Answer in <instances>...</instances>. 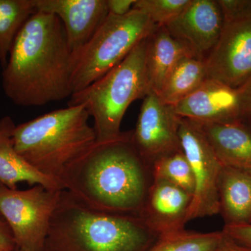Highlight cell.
Wrapping results in <instances>:
<instances>
[{"label":"cell","instance_id":"obj_1","mask_svg":"<svg viewBox=\"0 0 251 251\" xmlns=\"http://www.w3.org/2000/svg\"><path fill=\"white\" fill-rule=\"evenodd\" d=\"M64 189L96 210L140 216L153 178L152 167L136 150L132 130L96 142L59 177Z\"/></svg>","mask_w":251,"mask_h":251},{"label":"cell","instance_id":"obj_2","mask_svg":"<svg viewBox=\"0 0 251 251\" xmlns=\"http://www.w3.org/2000/svg\"><path fill=\"white\" fill-rule=\"evenodd\" d=\"M74 57L62 22L36 11L18 32L3 68L5 95L19 106L70 98Z\"/></svg>","mask_w":251,"mask_h":251},{"label":"cell","instance_id":"obj_3","mask_svg":"<svg viewBox=\"0 0 251 251\" xmlns=\"http://www.w3.org/2000/svg\"><path fill=\"white\" fill-rule=\"evenodd\" d=\"M159 237L140 216L96 210L62 190L45 251H148Z\"/></svg>","mask_w":251,"mask_h":251},{"label":"cell","instance_id":"obj_4","mask_svg":"<svg viewBox=\"0 0 251 251\" xmlns=\"http://www.w3.org/2000/svg\"><path fill=\"white\" fill-rule=\"evenodd\" d=\"M90 117L83 105H73L16 125L15 150L41 174L58 179L70 163L97 142Z\"/></svg>","mask_w":251,"mask_h":251},{"label":"cell","instance_id":"obj_5","mask_svg":"<svg viewBox=\"0 0 251 251\" xmlns=\"http://www.w3.org/2000/svg\"><path fill=\"white\" fill-rule=\"evenodd\" d=\"M148 38L103 77L73 94L68 106L83 105L94 119L97 142L121 135L123 117L130 104L150 93L146 75Z\"/></svg>","mask_w":251,"mask_h":251},{"label":"cell","instance_id":"obj_6","mask_svg":"<svg viewBox=\"0 0 251 251\" xmlns=\"http://www.w3.org/2000/svg\"><path fill=\"white\" fill-rule=\"evenodd\" d=\"M157 27L147 15L133 8L125 16L109 14L74 57L73 94L86 88L118 65Z\"/></svg>","mask_w":251,"mask_h":251},{"label":"cell","instance_id":"obj_7","mask_svg":"<svg viewBox=\"0 0 251 251\" xmlns=\"http://www.w3.org/2000/svg\"><path fill=\"white\" fill-rule=\"evenodd\" d=\"M62 191L39 184L21 191L0 184V214L9 225L17 250L45 251Z\"/></svg>","mask_w":251,"mask_h":251},{"label":"cell","instance_id":"obj_8","mask_svg":"<svg viewBox=\"0 0 251 251\" xmlns=\"http://www.w3.org/2000/svg\"><path fill=\"white\" fill-rule=\"evenodd\" d=\"M179 138L196 183L188 221L220 214L218 181L222 163L196 122L180 117Z\"/></svg>","mask_w":251,"mask_h":251},{"label":"cell","instance_id":"obj_9","mask_svg":"<svg viewBox=\"0 0 251 251\" xmlns=\"http://www.w3.org/2000/svg\"><path fill=\"white\" fill-rule=\"evenodd\" d=\"M206 79L238 89L251 77V16L224 23L219 40L204 59Z\"/></svg>","mask_w":251,"mask_h":251},{"label":"cell","instance_id":"obj_10","mask_svg":"<svg viewBox=\"0 0 251 251\" xmlns=\"http://www.w3.org/2000/svg\"><path fill=\"white\" fill-rule=\"evenodd\" d=\"M179 120L171 105L165 103L158 94L151 92L143 99L132 140L151 167L161 157L181 150Z\"/></svg>","mask_w":251,"mask_h":251},{"label":"cell","instance_id":"obj_11","mask_svg":"<svg viewBox=\"0 0 251 251\" xmlns=\"http://www.w3.org/2000/svg\"><path fill=\"white\" fill-rule=\"evenodd\" d=\"M224 24L217 0H191L177 17L163 27L196 57L205 59L219 40Z\"/></svg>","mask_w":251,"mask_h":251},{"label":"cell","instance_id":"obj_12","mask_svg":"<svg viewBox=\"0 0 251 251\" xmlns=\"http://www.w3.org/2000/svg\"><path fill=\"white\" fill-rule=\"evenodd\" d=\"M36 10L59 18L74 57L92 39L109 14L107 0H36Z\"/></svg>","mask_w":251,"mask_h":251},{"label":"cell","instance_id":"obj_13","mask_svg":"<svg viewBox=\"0 0 251 251\" xmlns=\"http://www.w3.org/2000/svg\"><path fill=\"white\" fill-rule=\"evenodd\" d=\"M171 107L178 117L198 123L239 121L237 89L212 79Z\"/></svg>","mask_w":251,"mask_h":251},{"label":"cell","instance_id":"obj_14","mask_svg":"<svg viewBox=\"0 0 251 251\" xmlns=\"http://www.w3.org/2000/svg\"><path fill=\"white\" fill-rule=\"evenodd\" d=\"M193 196L178 186L153 179L140 217L159 237L185 229Z\"/></svg>","mask_w":251,"mask_h":251},{"label":"cell","instance_id":"obj_15","mask_svg":"<svg viewBox=\"0 0 251 251\" xmlns=\"http://www.w3.org/2000/svg\"><path fill=\"white\" fill-rule=\"evenodd\" d=\"M196 123L223 166L251 172V127L240 121Z\"/></svg>","mask_w":251,"mask_h":251},{"label":"cell","instance_id":"obj_16","mask_svg":"<svg viewBox=\"0 0 251 251\" xmlns=\"http://www.w3.org/2000/svg\"><path fill=\"white\" fill-rule=\"evenodd\" d=\"M15 126L10 116L0 120V184L18 189L19 183L26 182L30 186L39 184L49 189L64 190L58 179L41 174L16 151L12 140Z\"/></svg>","mask_w":251,"mask_h":251},{"label":"cell","instance_id":"obj_17","mask_svg":"<svg viewBox=\"0 0 251 251\" xmlns=\"http://www.w3.org/2000/svg\"><path fill=\"white\" fill-rule=\"evenodd\" d=\"M218 191L224 226L251 224V172L223 166Z\"/></svg>","mask_w":251,"mask_h":251},{"label":"cell","instance_id":"obj_18","mask_svg":"<svg viewBox=\"0 0 251 251\" xmlns=\"http://www.w3.org/2000/svg\"><path fill=\"white\" fill-rule=\"evenodd\" d=\"M186 56L196 57L187 46L173 37L166 27H157L148 36L146 75L150 93L159 94L175 64Z\"/></svg>","mask_w":251,"mask_h":251},{"label":"cell","instance_id":"obj_19","mask_svg":"<svg viewBox=\"0 0 251 251\" xmlns=\"http://www.w3.org/2000/svg\"><path fill=\"white\" fill-rule=\"evenodd\" d=\"M206 79L204 59L186 56L175 64L158 95L165 103L174 105L197 90Z\"/></svg>","mask_w":251,"mask_h":251},{"label":"cell","instance_id":"obj_20","mask_svg":"<svg viewBox=\"0 0 251 251\" xmlns=\"http://www.w3.org/2000/svg\"><path fill=\"white\" fill-rule=\"evenodd\" d=\"M36 12V0H0V64L4 68L18 32Z\"/></svg>","mask_w":251,"mask_h":251},{"label":"cell","instance_id":"obj_21","mask_svg":"<svg viewBox=\"0 0 251 251\" xmlns=\"http://www.w3.org/2000/svg\"><path fill=\"white\" fill-rule=\"evenodd\" d=\"M225 237L223 231L186 230L161 236L148 251H216Z\"/></svg>","mask_w":251,"mask_h":251},{"label":"cell","instance_id":"obj_22","mask_svg":"<svg viewBox=\"0 0 251 251\" xmlns=\"http://www.w3.org/2000/svg\"><path fill=\"white\" fill-rule=\"evenodd\" d=\"M153 179H162L178 186L193 196L196 188L191 165L182 150L168 153L152 164Z\"/></svg>","mask_w":251,"mask_h":251},{"label":"cell","instance_id":"obj_23","mask_svg":"<svg viewBox=\"0 0 251 251\" xmlns=\"http://www.w3.org/2000/svg\"><path fill=\"white\" fill-rule=\"evenodd\" d=\"M191 0H135L133 9L140 10L148 16L157 27L171 22L191 2Z\"/></svg>","mask_w":251,"mask_h":251},{"label":"cell","instance_id":"obj_24","mask_svg":"<svg viewBox=\"0 0 251 251\" xmlns=\"http://www.w3.org/2000/svg\"><path fill=\"white\" fill-rule=\"evenodd\" d=\"M224 23L235 22L251 16V0H217Z\"/></svg>","mask_w":251,"mask_h":251},{"label":"cell","instance_id":"obj_25","mask_svg":"<svg viewBox=\"0 0 251 251\" xmlns=\"http://www.w3.org/2000/svg\"><path fill=\"white\" fill-rule=\"evenodd\" d=\"M237 90L239 121L251 128V77Z\"/></svg>","mask_w":251,"mask_h":251},{"label":"cell","instance_id":"obj_26","mask_svg":"<svg viewBox=\"0 0 251 251\" xmlns=\"http://www.w3.org/2000/svg\"><path fill=\"white\" fill-rule=\"evenodd\" d=\"M222 231L238 244L251 250V224L240 226H224Z\"/></svg>","mask_w":251,"mask_h":251},{"label":"cell","instance_id":"obj_27","mask_svg":"<svg viewBox=\"0 0 251 251\" xmlns=\"http://www.w3.org/2000/svg\"><path fill=\"white\" fill-rule=\"evenodd\" d=\"M16 243L9 225L0 214V251H16Z\"/></svg>","mask_w":251,"mask_h":251},{"label":"cell","instance_id":"obj_28","mask_svg":"<svg viewBox=\"0 0 251 251\" xmlns=\"http://www.w3.org/2000/svg\"><path fill=\"white\" fill-rule=\"evenodd\" d=\"M135 0H107L109 14L122 16L133 9Z\"/></svg>","mask_w":251,"mask_h":251},{"label":"cell","instance_id":"obj_29","mask_svg":"<svg viewBox=\"0 0 251 251\" xmlns=\"http://www.w3.org/2000/svg\"><path fill=\"white\" fill-rule=\"evenodd\" d=\"M216 251H251V250L238 244L233 239H231L230 237L225 234L224 239Z\"/></svg>","mask_w":251,"mask_h":251},{"label":"cell","instance_id":"obj_30","mask_svg":"<svg viewBox=\"0 0 251 251\" xmlns=\"http://www.w3.org/2000/svg\"><path fill=\"white\" fill-rule=\"evenodd\" d=\"M16 251H23V250H17Z\"/></svg>","mask_w":251,"mask_h":251},{"label":"cell","instance_id":"obj_31","mask_svg":"<svg viewBox=\"0 0 251 251\" xmlns=\"http://www.w3.org/2000/svg\"></svg>","mask_w":251,"mask_h":251}]
</instances>
